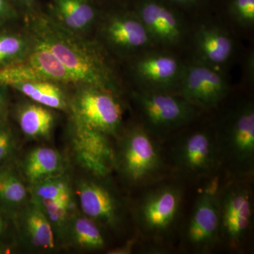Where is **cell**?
Masks as SVG:
<instances>
[{
  "mask_svg": "<svg viewBox=\"0 0 254 254\" xmlns=\"http://www.w3.org/2000/svg\"><path fill=\"white\" fill-rule=\"evenodd\" d=\"M16 115L23 134L35 139L49 138L56 122V115L53 109L31 100L21 103Z\"/></svg>",
  "mask_w": 254,
  "mask_h": 254,
  "instance_id": "cell-21",
  "label": "cell"
},
{
  "mask_svg": "<svg viewBox=\"0 0 254 254\" xmlns=\"http://www.w3.org/2000/svg\"><path fill=\"white\" fill-rule=\"evenodd\" d=\"M22 173L30 186L52 177L64 175V163L59 152L48 147H38L23 159Z\"/></svg>",
  "mask_w": 254,
  "mask_h": 254,
  "instance_id": "cell-19",
  "label": "cell"
},
{
  "mask_svg": "<svg viewBox=\"0 0 254 254\" xmlns=\"http://www.w3.org/2000/svg\"><path fill=\"white\" fill-rule=\"evenodd\" d=\"M8 87L0 86V124L6 122L8 110Z\"/></svg>",
  "mask_w": 254,
  "mask_h": 254,
  "instance_id": "cell-35",
  "label": "cell"
},
{
  "mask_svg": "<svg viewBox=\"0 0 254 254\" xmlns=\"http://www.w3.org/2000/svg\"><path fill=\"white\" fill-rule=\"evenodd\" d=\"M96 41L108 53L129 60L155 46L141 19L130 6H102Z\"/></svg>",
  "mask_w": 254,
  "mask_h": 254,
  "instance_id": "cell-8",
  "label": "cell"
},
{
  "mask_svg": "<svg viewBox=\"0 0 254 254\" xmlns=\"http://www.w3.org/2000/svg\"><path fill=\"white\" fill-rule=\"evenodd\" d=\"M26 28L60 60L74 85H92L121 95L118 74L109 53L96 40L66 29L43 9L23 16Z\"/></svg>",
  "mask_w": 254,
  "mask_h": 254,
  "instance_id": "cell-1",
  "label": "cell"
},
{
  "mask_svg": "<svg viewBox=\"0 0 254 254\" xmlns=\"http://www.w3.org/2000/svg\"><path fill=\"white\" fill-rule=\"evenodd\" d=\"M33 200L41 209L49 221L54 232L55 237L64 240L65 230L71 211L72 198H61L55 200Z\"/></svg>",
  "mask_w": 254,
  "mask_h": 254,
  "instance_id": "cell-26",
  "label": "cell"
},
{
  "mask_svg": "<svg viewBox=\"0 0 254 254\" xmlns=\"http://www.w3.org/2000/svg\"><path fill=\"white\" fill-rule=\"evenodd\" d=\"M193 62L225 72L235 51V42L225 28L205 23L197 28L193 36Z\"/></svg>",
  "mask_w": 254,
  "mask_h": 254,
  "instance_id": "cell-16",
  "label": "cell"
},
{
  "mask_svg": "<svg viewBox=\"0 0 254 254\" xmlns=\"http://www.w3.org/2000/svg\"><path fill=\"white\" fill-rule=\"evenodd\" d=\"M213 126L225 178L254 179V102H241Z\"/></svg>",
  "mask_w": 254,
  "mask_h": 254,
  "instance_id": "cell-4",
  "label": "cell"
},
{
  "mask_svg": "<svg viewBox=\"0 0 254 254\" xmlns=\"http://www.w3.org/2000/svg\"><path fill=\"white\" fill-rule=\"evenodd\" d=\"M131 99L138 115V123L161 143L195 123L201 115V110L171 92L135 89Z\"/></svg>",
  "mask_w": 254,
  "mask_h": 254,
  "instance_id": "cell-7",
  "label": "cell"
},
{
  "mask_svg": "<svg viewBox=\"0 0 254 254\" xmlns=\"http://www.w3.org/2000/svg\"><path fill=\"white\" fill-rule=\"evenodd\" d=\"M138 190V197L129 203L136 235L141 243L168 254L182 222L184 182L170 175Z\"/></svg>",
  "mask_w": 254,
  "mask_h": 254,
  "instance_id": "cell-2",
  "label": "cell"
},
{
  "mask_svg": "<svg viewBox=\"0 0 254 254\" xmlns=\"http://www.w3.org/2000/svg\"><path fill=\"white\" fill-rule=\"evenodd\" d=\"M33 43V37L26 28L0 32V69L27 62Z\"/></svg>",
  "mask_w": 254,
  "mask_h": 254,
  "instance_id": "cell-24",
  "label": "cell"
},
{
  "mask_svg": "<svg viewBox=\"0 0 254 254\" xmlns=\"http://www.w3.org/2000/svg\"><path fill=\"white\" fill-rule=\"evenodd\" d=\"M21 15L9 0H0V27L7 23L16 21Z\"/></svg>",
  "mask_w": 254,
  "mask_h": 254,
  "instance_id": "cell-32",
  "label": "cell"
},
{
  "mask_svg": "<svg viewBox=\"0 0 254 254\" xmlns=\"http://www.w3.org/2000/svg\"><path fill=\"white\" fill-rule=\"evenodd\" d=\"M70 127L71 143L79 165L93 176L110 175L115 164L110 137L72 118Z\"/></svg>",
  "mask_w": 254,
  "mask_h": 254,
  "instance_id": "cell-15",
  "label": "cell"
},
{
  "mask_svg": "<svg viewBox=\"0 0 254 254\" xmlns=\"http://www.w3.org/2000/svg\"><path fill=\"white\" fill-rule=\"evenodd\" d=\"M37 80L46 79L28 62L0 69V86H1L11 87L21 82Z\"/></svg>",
  "mask_w": 254,
  "mask_h": 254,
  "instance_id": "cell-28",
  "label": "cell"
},
{
  "mask_svg": "<svg viewBox=\"0 0 254 254\" xmlns=\"http://www.w3.org/2000/svg\"><path fill=\"white\" fill-rule=\"evenodd\" d=\"M11 226H13V223H11V219L5 211L0 209V240L7 236Z\"/></svg>",
  "mask_w": 254,
  "mask_h": 254,
  "instance_id": "cell-36",
  "label": "cell"
},
{
  "mask_svg": "<svg viewBox=\"0 0 254 254\" xmlns=\"http://www.w3.org/2000/svg\"><path fill=\"white\" fill-rule=\"evenodd\" d=\"M219 182L218 176L206 181L188 218L180 224V247L184 252L208 254L219 247Z\"/></svg>",
  "mask_w": 254,
  "mask_h": 254,
  "instance_id": "cell-10",
  "label": "cell"
},
{
  "mask_svg": "<svg viewBox=\"0 0 254 254\" xmlns=\"http://www.w3.org/2000/svg\"><path fill=\"white\" fill-rule=\"evenodd\" d=\"M229 93L225 72L193 61L185 64L177 92L201 110L217 108Z\"/></svg>",
  "mask_w": 254,
  "mask_h": 254,
  "instance_id": "cell-13",
  "label": "cell"
},
{
  "mask_svg": "<svg viewBox=\"0 0 254 254\" xmlns=\"http://www.w3.org/2000/svg\"><path fill=\"white\" fill-rule=\"evenodd\" d=\"M254 179L225 178L219 182V247L235 254L252 247Z\"/></svg>",
  "mask_w": 254,
  "mask_h": 254,
  "instance_id": "cell-6",
  "label": "cell"
},
{
  "mask_svg": "<svg viewBox=\"0 0 254 254\" xmlns=\"http://www.w3.org/2000/svg\"><path fill=\"white\" fill-rule=\"evenodd\" d=\"M29 191L18 173L11 168L0 169V206L4 210H18L28 203Z\"/></svg>",
  "mask_w": 254,
  "mask_h": 254,
  "instance_id": "cell-25",
  "label": "cell"
},
{
  "mask_svg": "<svg viewBox=\"0 0 254 254\" xmlns=\"http://www.w3.org/2000/svg\"><path fill=\"white\" fill-rule=\"evenodd\" d=\"M192 125L167 139L168 148L163 145L165 163L170 176L182 182L208 181L221 171L215 131L213 125Z\"/></svg>",
  "mask_w": 254,
  "mask_h": 254,
  "instance_id": "cell-3",
  "label": "cell"
},
{
  "mask_svg": "<svg viewBox=\"0 0 254 254\" xmlns=\"http://www.w3.org/2000/svg\"><path fill=\"white\" fill-rule=\"evenodd\" d=\"M14 146V138L6 122L0 124V165L6 160Z\"/></svg>",
  "mask_w": 254,
  "mask_h": 254,
  "instance_id": "cell-30",
  "label": "cell"
},
{
  "mask_svg": "<svg viewBox=\"0 0 254 254\" xmlns=\"http://www.w3.org/2000/svg\"><path fill=\"white\" fill-rule=\"evenodd\" d=\"M130 6L138 15L155 46H179L186 28L183 13L165 0H133Z\"/></svg>",
  "mask_w": 254,
  "mask_h": 254,
  "instance_id": "cell-14",
  "label": "cell"
},
{
  "mask_svg": "<svg viewBox=\"0 0 254 254\" xmlns=\"http://www.w3.org/2000/svg\"><path fill=\"white\" fill-rule=\"evenodd\" d=\"M10 252L9 247L4 242H0V254L9 253Z\"/></svg>",
  "mask_w": 254,
  "mask_h": 254,
  "instance_id": "cell-38",
  "label": "cell"
},
{
  "mask_svg": "<svg viewBox=\"0 0 254 254\" xmlns=\"http://www.w3.org/2000/svg\"><path fill=\"white\" fill-rule=\"evenodd\" d=\"M225 9L229 17L240 27L254 26V0H225Z\"/></svg>",
  "mask_w": 254,
  "mask_h": 254,
  "instance_id": "cell-29",
  "label": "cell"
},
{
  "mask_svg": "<svg viewBox=\"0 0 254 254\" xmlns=\"http://www.w3.org/2000/svg\"><path fill=\"white\" fill-rule=\"evenodd\" d=\"M65 85L46 80L21 82L11 86L31 101L50 109L69 110V100Z\"/></svg>",
  "mask_w": 254,
  "mask_h": 254,
  "instance_id": "cell-22",
  "label": "cell"
},
{
  "mask_svg": "<svg viewBox=\"0 0 254 254\" xmlns=\"http://www.w3.org/2000/svg\"><path fill=\"white\" fill-rule=\"evenodd\" d=\"M115 150L114 169L133 188L140 189L170 176L163 143L141 124L124 127Z\"/></svg>",
  "mask_w": 254,
  "mask_h": 254,
  "instance_id": "cell-5",
  "label": "cell"
},
{
  "mask_svg": "<svg viewBox=\"0 0 254 254\" xmlns=\"http://www.w3.org/2000/svg\"><path fill=\"white\" fill-rule=\"evenodd\" d=\"M244 75L246 81L250 85L253 84L254 81V53L253 50L246 57L244 63Z\"/></svg>",
  "mask_w": 254,
  "mask_h": 254,
  "instance_id": "cell-34",
  "label": "cell"
},
{
  "mask_svg": "<svg viewBox=\"0 0 254 254\" xmlns=\"http://www.w3.org/2000/svg\"><path fill=\"white\" fill-rule=\"evenodd\" d=\"M17 223L23 241L32 248L41 251L54 250L56 237L41 209L29 199L18 211Z\"/></svg>",
  "mask_w": 254,
  "mask_h": 254,
  "instance_id": "cell-18",
  "label": "cell"
},
{
  "mask_svg": "<svg viewBox=\"0 0 254 254\" xmlns=\"http://www.w3.org/2000/svg\"><path fill=\"white\" fill-rule=\"evenodd\" d=\"M33 37L34 43L28 63L47 81L73 86L74 81L67 68L44 43Z\"/></svg>",
  "mask_w": 254,
  "mask_h": 254,
  "instance_id": "cell-23",
  "label": "cell"
},
{
  "mask_svg": "<svg viewBox=\"0 0 254 254\" xmlns=\"http://www.w3.org/2000/svg\"><path fill=\"white\" fill-rule=\"evenodd\" d=\"M105 230L83 213H72L68 219L64 240L80 250L100 251L107 247Z\"/></svg>",
  "mask_w": 254,
  "mask_h": 254,
  "instance_id": "cell-20",
  "label": "cell"
},
{
  "mask_svg": "<svg viewBox=\"0 0 254 254\" xmlns=\"http://www.w3.org/2000/svg\"><path fill=\"white\" fill-rule=\"evenodd\" d=\"M73 88L69 100L71 118L110 138H117L124 128L120 95L92 85L76 84Z\"/></svg>",
  "mask_w": 254,
  "mask_h": 254,
  "instance_id": "cell-9",
  "label": "cell"
},
{
  "mask_svg": "<svg viewBox=\"0 0 254 254\" xmlns=\"http://www.w3.org/2000/svg\"><path fill=\"white\" fill-rule=\"evenodd\" d=\"M102 9L95 0H50L46 11L63 27L88 36L95 29Z\"/></svg>",
  "mask_w": 254,
  "mask_h": 254,
  "instance_id": "cell-17",
  "label": "cell"
},
{
  "mask_svg": "<svg viewBox=\"0 0 254 254\" xmlns=\"http://www.w3.org/2000/svg\"><path fill=\"white\" fill-rule=\"evenodd\" d=\"M101 6H130L133 0H95Z\"/></svg>",
  "mask_w": 254,
  "mask_h": 254,
  "instance_id": "cell-37",
  "label": "cell"
},
{
  "mask_svg": "<svg viewBox=\"0 0 254 254\" xmlns=\"http://www.w3.org/2000/svg\"><path fill=\"white\" fill-rule=\"evenodd\" d=\"M28 191L31 198L36 200L71 198L69 184L64 175L52 177L36 185H31Z\"/></svg>",
  "mask_w": 254,
  "mask_h": 254,
  "instance_id": "cell-27",
  "label": "cell"
},
{
  "mask_svg": "<svg viewBox=\"0 0 254 254\" xmlns=\"http://www.w3.org/2000/svg\"><path fill=\"white\" fill-rule=\"evenodd\" d=\"M136 89L177 93L185 64L167 50L150 48L128 60Z\"/></svg>",
  "mask_w": 254,
  "mask_h": 254,
  "instance_id": "cell-12",
  "label": "cell"
},
{
  "mask_svg": "<svg viewBox=\"0 0 254 254\" xmlns=\"http://www.w3.org/2000/svg\"><path fill=\"white\" fill-rule=\"evenodd\" d=\"M93 177L82 180L77 185L76 194L82 213L105 230L118 232L130 213L129 203L110 185L109 175Z\"/></svg>",
  "mask_w": 254,
  "mask_h": 254,
  "instance_id": "cell-11",
  "label": "cell"
},
{
  "mask_svg": "<svg viewBox=\"0 0 254 254\" xmlns=\"http://www.w3.org/2000/svg\"><path fill=\"white\" fill-rule=\"evenodd\" d=\"M182 11H198L210 6L212 0H165Z\"/></svg>",
  "mask_w": 254,
  "mask_h": 254,
  "instance_id": "cell-31",
  "label": "cell"
},
{
  "mask_svg": "<svg viewBox=\"0 0 254 254\" xmlns=\"http://www.w3.org/2000/svg\"><path fill=\"white\" fill-rule=\"evenodd\" d=\"M11 4L25 16L42 9L41 0H9Z\"/></svg>",
  "mask_w": 254,
  "mask_h": 254,
  "instance_id": "cell-33",
  "label": "cell"
}]
</instances>
